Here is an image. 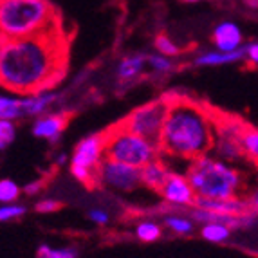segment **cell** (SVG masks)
Here are the masks:
<instances>
[{
    "label": "cell",
    "instance_id": "4",
    "mask_svg": "<svg viewBox=\"0 0 258 258\" xmlns=\"http://www.w3.org/2000/svg\"><path fill=\"white\" fill-rule=\"evenodd\" d=\"M186 175L197 197L231 199L238 197L245 188V177L237 164L210 154L191 161L186 168Z\"/></svg>",
    "mask_w": 258,
    "mask_h": 258
},
{
    "label": "cell",
    "instance_id": "5",
    "mask_svg": "<svg viewBox=\"0 0 258 258\" xmlns=\"http://www.w3.org/2000/svg\"><path fill=\"white\" fill-rule=\"evenodd\" d=\"M105 136H107L105 154L108 159L143 168L145 164L161 157V148L157 143L143 138L139 134L130 132L121 123L112 126L108 132H105Z\"/></svg>",
    "mask_w": 258,
    "mask_h": 258
},
{
    "label": "cell",
    "instance_id": "9",
    "mask_svg": "<svg viewBox=\"0 0 258 258\" xmlns=\"http://www.w3.org/2000/svg\"><path fill=\"white\" fill-rule=\"evenodd\" d=\"M105 147H107V136L105 134H91V136H87L74 148L71 164H80V166L98 170L99 164L103 163V159L107 157Z\"/></svg>",
    "mask_w": 258,
    "mask_h": 258
},
{
    "label": "cell",
    "instance_id": "22",
    "mask_svg": "<svg viewBox=\"0 0 258 258\" xmlns=\"http://www.w3.org/2000/svg\"><path fill=\"white\" fill-rule=\"evenodd\" d=\"M38 258H78V251L74 247H51L43 244L38 247Z\"/></svg>",
    "mask_w": 258,
    "mask_h": 258
},
{
    "label": "cell",
    "instance_id": "17",
    "mask_svg": "<svg viewBox=\"0 0 258 258\" xmlns=\"http://www.w3.org/2000/svg\"><path fill=\"white\" fill-rule=\"evenodd\" d=\"M24 116V96L15 92H4L0 96V119L17 121Z\"/></svg>",
    "mask_w": 258,
    "mask_h": 258
},
{
    "label": "cell",
    "instance_id": "34",
    "mask_svg": "<svg viewBox=\"0 0 258 258\" xmlns=\"http://www.w3.org/2000/svg\"><path fill=\"white\" fill-rule=\"evenodd\" d=\"M54 161H56V164H65L67 163V161H69V155L67 154H63V152H61V154H58V155H54Z\"/></svg>",
    "mask_w": 258,
    "mask_h": 258
},
{
    "label": "cell",
    "instance_id": "32",
    "mask_svg": "<svg viewBox=\"0 0 258 258\" xmlns=\"http://www.w3.org/2000/svg\"><path fill=\"white\" fill-rule=\"evenodd\" d=\"M244 51H245V58H247L251 63L258 65V42L247 43V47H245Z\"/></svg>",
    "mask_w": 258,
    "mask_h": 258
},
{
    "label": "cell",
    "instance_id": "33",
    "mask_svg": "<svg viewBox=\"0 0 258 258\" xmlns=\"http://www.w3.org/2000/svg\"><path fill=\"white\" fill-rule=\"evenodd\" d=\"M24 191H26V195H36L42 189V182L40 181H33V182H27L26 186H24Z\"/></svg>",
    "mask_w": 258,
    "mask_h": 258
},
{
    "label": "cell",
    "instance_id": "19",
    "mask_svg": "<svg viewBox=\"0 0 258 258\" xmlns=\"http://www.w3.org/2000/svg\"><path fill=\"white\" fill-rule=\"evenodd\" d=\"M242 148H244L245 159H249L253 164L258 166V128L245 126L244 134L240 138Z\"/></svg>",
    "mask_w": 258,
    "mask_h": 258
},
{
    "label": "cell",
    "instance_id": "20",
    "mask_svg": "<svg viewBox=\"0 0 258 258\" xmlns=\"http://www.w3.org/2000/svg\"><path fill=\"white\" fill-rule=\"evenodd\" d=\"M164 224L175 235H189L194 231V219L189 215H168L164 217Z\"/></svg>",
    "mask_w": 258,
    "mask_h": 258
},
{
    "label": "cell",
    "instance_id": "3",
    "mask_svg": "<svg viewBox=\"0 0 258 258\" xmlns=\"http://www.w3.org/2000/svg\"><path fill=\"white\" fill-rule=\"evenodd\" d=\"M60 27L63 18L49 0H0L2 38H26Z\"/></svg>",
    "mask_w": 258,
    "mask_h": 258
},
{
    "label": "cell",
    "instance_id": "31",
    "mask_svg": "<svg viewBox=\"0 0 258 258\" xmlns=\"http://www.w3.org/2000/svg\"><path fill=\"white\" fill-rule=\"evenodd\" d=\"M247 203H249V210L253 211L254 215H258V182L256 186H253L251 188V191L247 194Z\"/></svg>",
    "mask_w": 258,
    "mask_h": 258
},
{
    "label": "cell",
    "instance_id": "35",
    "mask_svg": "<svg viewBox=\"0 0 258 258\" xmlns=\"http://www.w3.org/2000/svg\"><path fill=\"white\" fill-rule=\"evenodd\" d=\"M245 2H247L251 8H258V0H245Z\"/></svg>",
    "mask_w": 258,
    "mask_h": 258
},
{
    "label": "cell",
    "instance_id": "24",
    "mask_svg": "<svg viewBox=\"0 0 258 258\" xmlns=\"http://www.w3.org/2000/svg\"><path fill=\"white\" fill-rule=\"evenodd\" d=\"M71 173H73L76 181L83 182V184H94V182H98V170H92V168L71 164Z\"/></svg>",
    "mask_w": 258,
    "mask_h": 258
},
{
    "label": "cell",
    "instance_id": "28",
    "mask_svg": "<svg viewBox=\"0 0 258 258\" xmlns=\"http://www.w3.org/2000/svg\"><path fill=\"white\" fill-rule=\"evenodd\" d=\"M155 49H157L159 54L170 56V58L175 56V54H179V47H177V43L164 35H159L157 38H155Z\"/></svg>",
    "mask_w": 258,
    "mask_h": 258
},
{
    "label": "cell",
    "instance_id": "18",
    "mask_svg": "<svg viewBox=\"0 0 258 258\" xmlns=\"http://www.w3.org/2000/svg\"><path fill=\"white\" fill-rule=\"evenodd\" d=\"M233 228L228 222L224 220H215V222H206L203 224V229H201V235H203L204 240L213 242V244H222V242H228L231 238Z\"/></svg>",
    "mask_w": 258,
    "mask_h": 258
},
{
    "label": "cell",
    "instance_id": "26",
    "mask_svg": "<svg viewBox=\"0 0 258 258\" xmlns=\"http://www.w3.org/2000/svg\"><path fill=\"white\" fill-rule=\"evenodd\" d=\"M148 67L155 73H170L173 69V60L164 54H148Z\"/></svg>",
    "mask_w": 258,
    "mask_h": 258
},
{
    "label": "cell",
    "instance_id": "25",
    "mask_svg": "<svg viewBox=\"0 0 258 258\" xmlns=\"http://www.w3.org/2000/svg\"><path fill=\"white\" fill-rule=\"evenodd\" d=\"M26 211H27V208L24 206V204H18V203L2 204V208H0V220H2V222L17 220L26 215Z\"/></svg>",
    "mask_w": 258,
    "mask_h": 258
},
{
    "label": "cell",
    "instance_id": "6",
    "mask_svg": "<svg viewBox=\"0 0 258 258\" xmlns=\"http://www.w3.org/2000/svg\"><path fill=\"white\" fill-rule=\"evenodd\" d=\"M168 110H170V98L163 96V98L152 99L148 103L134 108L128 116L123 121H119V123L130 132L139 134L143 138L159 145Z\"/></svg>",
    "mask_w": 258,
    "mask_h": 258
},
{
    "label": "cell",
    "instance_id": "36",
    "mask_svg": "<svg viewBox=\"0 0 258 258\" xmlns=\"http://www.w3.org/2000/svg\"><path fill=\"white\" fill-rule=\"evenodd\" d=\"M182 2H188V4H194V2H201V0H182Z\"/></svg>",
    "mask_w": 258,
    "mask_h": 258
},
{
    "label": "cell",
    "instance_id": "27",
    "mask_svg": "<svg viewBox=\"0 0 258 258\" xmlns=\"http://www.w3.org/2000/svg\"><path fill=\"white\" fill-rule=\"evenodd\" d=\"M15 136H17V126H15V121L9 119H0V148L6 150L8 145L15 141Z\"/></svg>",
    "mask_w": 258,
    "mask_h": 258
},
{
    "label": "cell",
    "instance_id": "21",
    "mask_svg": "<svg viewBox=\"0 0 258 258\" xmlns=\"http://www.w3.org/2000/svg\"><path fill=\"white\" fill-rule=\"evenodd\" d=\"M136 237L143 242H155L161 237V226L154 220H141V222L136 226Z\"/></svg>",
    "mask_w": 258,
    "mask_h": 258
},
{
    "label": "cell",
    "instance_id": "1",
    "mask_svg": "<svg viewBox=\"0 0 258 258\" xmlns=\"http://www.w3.org/2000/svg\"><path fill=\"white\" fill-rule=\"evenodd\" d=\"M2 89L27 96L47 91L63 78L69 60V33L65 27L26 38H2Z\"/></svg>",
    "mask_w": 258,
    "mask_h": 258
},
{
    "label": "cell",
    "instance_id": "13",
    "mask_svg": "<svg viewBox=\"0 0 258 258\" xmlns=\"http://www.w3.org/2000/svg\"><path fill=\"white\" fill-rule=\"evenodd\" d=\"M58 99H60V94L51 91V89L27 94L24 96V112L29 117H40L43 114H47L49 108L54 107Z\"/></svg>",
    "mask_w": 258,
    "mask_h": 258
},
{
    "label": "cell",
    "instance_id": "15",
    "mask_svg": "<svg viewBox=\"0 0 258 258\" xmlns=\"http://www.w3.org/2000/svg\"><path fill=\"white\" fill-rule=\"evenodd\" d=\"M245 58V51L244 49H238V51H206L203 54H199L195 58V65L199 67H217V65H228V63H235V61H240Z\"/></svg>",
    "mask_w": 258,
    "mask_h": 258
},
{
    "label": "cell",
    "instance_id": "2",
    "mask_svg": "<svg viewBox=\"0 0 258 258\" xmlns=\"http://www.w3.org/2000/svg\"><path fill=\"white\" fill-rule=\"evenodd\" d=\"M215 141V112L188 98H170L161 155L177 161H191L208 155Z\"/></svg>",
    "mask_w": 258,
    "mask_h": 258
},
{
    "label": "cell",
    "instance_id": "23",
    "mask_svg": "<svg viewBox=\"0 0 258 258\" xmlns=\"http://www.w3.org/2000/svg\"><path fill=\"white\" fill-rule=\"evenodd\" d=\"M22 188L11 179H2L0 181V203L9 204V203H17V199L20 197Z\"/></svg>",
    "mask_w": 258,
    "mask_h": 258
},
{
    "label": "cell",
    "instance_id": "7",
    "mask_svg": "<svg viewBox=\"0 0 258 258\" xmlns=\"http://www.w3.org/2000/svg\"><path fill=\"white\" fill-rule=\"evenodd\" d=\"M245 123L238 117L215 116V141L210 154L231 164H240L245 159L240 138L245 130Z\"/></svg>",
    "mask_w": 258,
    "mask_h": 258
},
{
    "label": "cell",
    "instance_id": "30",
    "mask_svg": "<svg viewBox=\"0 0 258 258\" xmlns=\"http://www.w3.org/2000/svg\"><path fill=\"white\" fill-rule=\"evenodd\" d=\"M56 210H58V203L54 199H43L36 204V211H40V213H52Z\"/></svg>",
    "mask_w": 258,
    "mask_h": 258
},
{
    "label": "cell",
    "instance_id": "29",
    "mask_svg": "<svg viewBox=\"0 0 258 258\" xmlns=\"http://www.w3.org/2000/svg\"><path fill=\"white\" fill-rule=\"evenodd\" d=\"M89 219L94 224H98V226H105V224H108V220H110V215H108V211L103 210V208H92V210L89 211Z\"/></svg>",
    "mask_w": 258,
    "mask_h": 258
},
{
    "label": "cell",
    "instance_id": "14",
    "mask_svg": "<svg viewBox=\"0 0 258 258\" xmlns=\"http://www.w3.org/2000/svg\"><path fill=\"white\" fill-rule=\"evenodd\" d=\"M170 170H168L166 163L164 161L155 159L152 163L145 164L141 168V182L143 186H147L148 189H154V191H161L166 182V179L170 177Z\"/></svg>",
    "mask_w": 258,
    "mask_h": 258
},
{
    "label": "cell",
    "instance_id": "16",
    "mask_svg": "<svg viewBox=\"0 0 258 258\" xmlns=\"http://www.w3.org/2000/svg\"><path fill=\"white\" fill-rule=\"evenodd\" d=\"M148 65L147 54H128L117 65V78L121 82H130L143 74L145 67Z\"/></svg>",
    "mask_w": 258,
    "mask_h": 258
},
{
    "label": "cell",
    "instance_id": "10",
    "mask_svg": "<svg viewBox=\"0 0 258 258\" xmlns=\"http://www.w3.org/2000/svg\"><path fill=\"white\" fill-rule=\"evenodd\" d=\"M159 194L163 195V199L168 204L177 208H191L195 204V199H197V194H195L188 175L177 172L170 173Z\"/></svg>",
    "mask_w": 258,
    "mask_h": 258
},
{
    "label": "cell",
    "instance_id": "8",
    "mask_svg": "<svg viewBox=\"0 0 258 258\" xmlns=\"http://www.w3.org/2000/svg\"><path fill=\"white\" fill-rule=\"evenodd\" d=\"M98 182L105 188L112 189V191L132 194L143 184L141 168L130 166V164L105 157L103 163L98 168Z\"/></svg>",
    "mask_w": 258,
    "mask_h": 258
},
{
    "label": "cell",
    "instance_id": "11",
    "mask_svg": "<svg viewBox=\"0 0 258 258\" xmlns=\"http://www.w3.org/2000/svg\"><path fill=\"white\" fill-rule=\"evenodd\" d=\"M65 125H67V117L65 114L60 112H52V114H43V116L36 117L33 123V136L45 141L56 143L60 139V136L63 134Z\"/></svg>",
    "mask_w": 258,
    "mask_h": 258
},
{
    "label": "cell",
    "instance_id": "12",
    "mask_svg": "<svg viewBox=\"0 0 258 258\" xmlns=\"http://www.w3.org/2000/svg\"><path fill=\"white\" fill-rule=\"evenodd\" d=\"M213 43L219 51H238L244 42V35H242L240 27L233 22H222L213 29Z\"/></svg>",
    "mask_w": 258,
    "mask_h": 258
}]
</instances>
